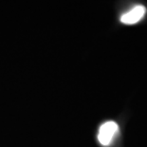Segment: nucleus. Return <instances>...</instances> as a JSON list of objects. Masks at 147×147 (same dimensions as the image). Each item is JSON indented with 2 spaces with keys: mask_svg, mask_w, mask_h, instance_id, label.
I'll use <instances>...</instances> for the list:
<instances>
[{
  "mask_svg": "<svg viewBox=\"0 0 147 147\" xmlns=\"http://www.w3.org/2000/svg\"><path fill=\"white\" fill-rule=\"evenodd\" d=\"M146 13V8L142 5H138L129 11L125 12L121 16V22L125 25H133L142 19Z\"/></svg>",
  "mask_w": 147,
  "mask_h": 147,
  "instance_id": "2",
  "label": "nucleus"
},
{
  "mask_svg": "<svg viewBox=\"0 0 147 147\" xmlns=\"http://www.w3.org/2000/svg\"><path fill=\"white\" fill-rule=\"evenodd\" d=\"M119 131V126L115 121H106L102 123L99 129L98 140L102 145L108 146L113 140V138Z\"/></svg>",
  "mask_w": 147,
  "mask_h": 147,
  "instance_id": "1",
  "label": "nucleus"
}]
</instances>
